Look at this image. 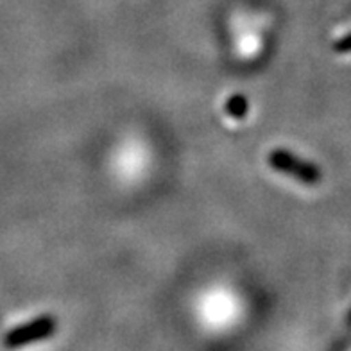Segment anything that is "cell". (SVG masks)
Wrapping results in <instances>:
<instances>
[{
    "instance_id": "obj_1",
    "label": "cell",
    "mask_w": 351,
    "mask_h": 351,
    "mask_svg": "<svg viewBox=\"0 0 351 351\" xmlns=\"http://www.w3.org/2000/svg\"><path fill=\"white\" fill-rule=\"evenodd\" d=\"M267 162L274 171L292 176L300 183H305V185H319L321 183V171L317 167L314 163L306 162V160H301L296 154H292L289 149H273L269 153Z\"/></svg>"
},
{
    "instance_id": "obj_2",
    "label": "cell",
    "mask_w": 351,
    "mask_h": 351,
    "mask_svg": "<svg viewBox=\"0 0 351 351\" xmlns=\"http://www.w3.org/2000/svg\"><path fill=\"white\" fill-rule=\"evenodd\" d=\"M56 328H58V321H56L54 315H40V317L29 321L27 324L16 326V328L5 333L4 344L8 348L25 346V344H31V342L51 337Z\"/></svg>"
},
{
    "instance_id": "obj_3",
    "label": "cell",
    "mask_w": 351,
    "mask_h": 351,
    "mask_svg": "<svg viewBox=\"0 0 351 351\" xmlns=\"http://www.w3.org/2000/svg\"><path fill=\"white\" fill-rule=\"evenodd\" d=\"M224 110H226V113L231 119L242 121V119L250 113V101H247V97L242 95V93H235V95H231V97L228 99Z\"/></svg>"
},
{
    "instance_id": "obj_4",
    "label": "cell",
    "mask_w": 351,
    "mask_h": 351,
    "mask_svg": "<svg viewBox=\"0 0 351 351\" xmlns=\"http://www.w3.org/2000/svg\"><path fill=\"white\" fill-rule=\"evenodd\" d=\"M333 51L339 52V54H348V52H351V34H348L342 40L333 43Z\"/></svg>"
},
{
    "instance_id": "obj_5",
    "label": "cell",
    "mask_w": 351,
    "mask_h": 351,
    "mask_svg": "<svg viewBox=\"0 0 351 351\" xmlns=\"http://www.w3.org/2000/svg\"><path fill=\"white\" fill-rule=\"evenodd\" d=\"M348 326H351V312L348 314Z\"/></svg>"
}]
</instances>
